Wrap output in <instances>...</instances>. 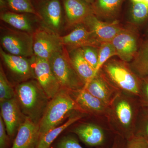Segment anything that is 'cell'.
I'll return each instance as SVG.
<instances>
[{
  "label": "cell",
  "mask_w": 148,
  "mask_h": 148,
  "mask_svg": "<svg viewBox=\"0 0 148 148\" xmlns=\"http://www.w3.org/2000/svg\"><path fill=\"white\" fill-rule=\"evenodd\" d=\"M139 98L120 91L109 106L106 118L116 134L127 140L134 136L139 116Z\"/></svg>",
  "instance_id": "obj_1"
},
{
  "label": "cell",
  "mask_w": 148,
  "mask_h": 148,
  "mask_svg": "<svg viewBox=\"0 0 148 148\" xmlns=\"http://www.w3.org/2000/svg\"><path fill=\"white\" fill-rule=\"evenodd\" d=\"M15 98L24 116L36 124L40 121L50 101L36 80L18 83L15 88Z\"/></svg>",
  "instance_id": "obj_2"
},
{
  "label": "cell",
  "mask_w": 148,
  "mask_h": 148,
  "mask_svg": "<svg viewBox=\"0 0 148 148\" xmlns=\"http://www.w3.org/2000/svg\"><path fill=\"white\" fill-rule=\"evenodd\" d=\"M76 112L84 113L72 97L71 92L61 89L51 99L40 121V138L51 130L58 126L68 115Z\"/></svg>",
  "instance_id": "obj_3"
},
{
  "label": "cell",
  "mask_w": 148,
  "mask_h": 148,
  "mask_svg": "<svg viewBox=\"0 0 148 148\" xmlns=\"http://www.w3.org/2000/svg\"><path fill=\"white\" fill-rule=\"evenodd\" d=\"M101 70L119 91L139 98L142 80L125 62L110 60L103 65Z\"/></svg>",
  "instance_id": "obj_4"
},
{
  "label": "cell",
  "mask_w": 148,
  "mask_h": 148,
  "mask_svg": "<svg viewBox=\"0 0 148 148\" xmlns=\"http://www.w3.org/2000/svg\"><path fill=\"white\" fill-rule=\"evenodd\" d=\"M49 61L62 89L73 92L84 88L85 85L75 71L64 48Z\"/></svg>",
  "instance_id": "obj_5"
},
{
  "label": "cell",
  "mask_w": 148,
  "mask_h": 148,
  "mask_svg": "<svg viewBox=\"0 0 148 148\" xmlns=\"http://www.w3.org/2000/svg\"><path fill=\"white\" fill-rule=\"evenodd\" d=\"M3 49L12 55L27 57L34 54L33 36L23 32L6 30L1 33Z\"/></svg>",
  "instance_id": "obj_6"
},
{
  "label": "cell",
  "mask_w": 148,
  "mask_h": 148,
  "mask_svg": "<svg viewBox=\"0 0 148 148\" xmlns=\"http://www.w3.org/2000/svg\"><path fill=\"white\" fill-rule=\"evenodd\" d=\"M33 50L35 56L47 60L64 49L61 37L52 31L39 29L33 36Z\"/></svg>",
  "instance_id": "obj_7"
},
{
  "label": "cell",
  "mask_w": 148,
  "mask_h": 148,
  "mask_svg": "<svg viewBox=\"0 0 148 148\" xmlns=\"http://www.w3.org/2000/svg\"><path fill=\"white\" fill-rule=\"evenodd\" d=\"M34 78L50 100L62 89L49 60L35 56L32 60Z\"/></svg>",
  "instance_id": "obj_8"
},
{
  "label": "cell",
  "mask_w": 148,
  "mask_h": 148,
  "mask_svg": "<svg viewBox=\"0 0 148 148\" xmlns=\"http://www.w3.org/2000/svg\"><path fill=\"white\" fill-rule=\"evenodd\" d=\"M36 10L51 31L60 30L64 13L62 0H32Z\"/></svg>",
  "instance_id": "obj_9"
},
{
  "label": "cell",
  "mask_w": 148,
  "mask_h": 148,
  "mask_svg": "<svg viewBox=\"0 0 148 148\" xmlns=\"http://www.w3.org/2000/svg\"><path fill=\"white\" fill-rule=\"evenodd\" d=\"M0 53L6 67L18 83L34 78L32 61H29L26 57L7 53L1 48Z\"/></svg>",
  "instance_id": "obj_10"
},
{
  "label": "cell",
  "mask_w": 148,
  "mask_h": 148,
  "mask_svg": "<svg viewBox=\"0 0 148 148\" xmlns=\"http://www.w3.org/2000/svg\"><path fill=\"white\" fill-rule=\"evenodd\" d=\"M82 23L101 43L111 42L123 30L117 21L110 23L104 22L99 20L94 13L88 16Z\"/></svg>",
  "instance_id": "obj_11"
},
{
  "label": "cell",
  "mask_w": 148,
  "mask_h": 148,
  "mask_svg": "<svg viewBox=\"0 0 148 148\" xmlns=\"http://www.w3.org/2000/svg\"><path fill=\"white\" fill-rule=\"evenodd\" d=\"M84 88L108 106L120 92L110 82L101 69L86 85Z\"/></svg>",
  "instance_id": "obj_12"
},
{
  "label": "cell",
  "mask_w": 148,
  "mask_h": 148,
  "mask_svg": "<svg viewBox=\"0 0 148 148\" xmlns=\"http://www.w3.org/2000/svg\"><path fill=\"white\" fill-rule=\"evenodd\" d=\"M0 107L1 116L5 124L8 135L12 138L26 117L21 112L15 97L0 102Z\"/></svg>",
  "instance_id": "obj_13"
},
{
  "label": "cell",
  "mask_w": 148,
  "mask_h": 148,
  "mask_svg": "<svg viewBox=\"0 0 148 148\" xmlns=\"http://www.w3.org/2000/svg\"><path fill=\"white\" fill-rule=\"evenodd\" d=\"M71 93L84 113L96 116L106 117L109 106L90 94L84 88Z\"/></svg>",
  "instance_id": "obj_14"
},
{
  "label": "cell",
  "mask_w": 148,
  "mask_h": 148,
  "mask_svg": "<svg viewBox=\"0 0 148 148\" xmlns=\"http://www.w3.org/2000/svg\"><path fill=\"white\" fill-rule=\"evenodd\" d=\"M72 132L76 135L86 145L102 148L107 140L105 130L92 123H82L73 128Z\"/></svg>",
  "instance_id": "obj_15"
},
{
  "label": "cell",
  "mask_w": 148,
  "mask_h": 148,
  "mask_svg": "<svg viewBox=\"0 0 148 148\" xmlns=\"http://www.w3.org/2000/svg\"><path fill=\"white\" fill-rule=\"evenodd\" d=\"M111 43L122 61L130 62L137 54V39L134 34L128 30L123 29Z\"/></svg>",
  "instance_id": "obj_16"
},
{
  "label": "cell",
  "mask_w": 148,
  "mask_h": 148,
  "mask_svg": "<svg viewBox=\"0 0 148 148\" xmlns=\"http://www.w3.org/2000/svg\"><path fill=\"white\" fill-rule=\"evenodd\" d=\"M39 138V125L26 118L18 128L11 148H36Z\"/></svg>",
  "instance_id": "obj_17"
},
{
  "label": "cell",
  "mask_w": 148,
  "mask_h": 148,
  "mask_svg": "<svg viewBox=\"0 0 148 148\" xmlns=\"http://www.w3.org/2000/svg\"><path fill=\"white\" fill-rule=\"evenodd\" d=\"M63 45L72 49L90 46L99 48L101 43L94 35L85 26H78L71 32L64 36L61 37Z\"/></svg>",
  "instance_id": "obj_18"
},
{
  "label": "cell",
  "mask_w": 148,
  "mask_h": 148,
  "mask_svg": "<svg viewBox=\"0 0 148 148\" xmlns=\"http://www.w3.org/2000/svg\"><path fill=\"white\" fill-rule=\"evenodd\" d=\"M65 16L71 24L83 22L93 13L92 5L84 0H62Z\"/></svg>",
  "instance_id": "obj_19"
},
{
  "label": "cell",
  "mask_w": 148,
  "mask_h": 148,
  "mask_svg": "<svg viewBox=\"0 0 148 148\" xmlns=\"http://www.w3.org/2000/svg\"><path fill=\"white\" fill-rule=\"evenodd\" d=\"M68 53L75 71L86 85L95 75V70L85 59L81 48L72 49Z\"/></svg>",
  "instance_id": "obj_20"
},
{
  "label": "cell",
  "mask_w": 148,
  "mask_h": 148,
  "mask_svg": "<svg viewBox=\"0 0 148 148\" xmlns=\"http://www.w3.org/2000/svg\"><path fill=\"white\" fill-rule=\"evenodd\" d=\"M87 114L80 112H76L70 115L64 124L51 130L39 138L36 148H49L53 141L64 130L72 124L83 118Z\"/></svg>",
  "instance_id": "obj_21"
},
{
  "label": "cell",
  "mask_w": 148,
  "mask_h": 148,
  "mask_svg": "<svg viewBox=\"0 0 148 148\" xmlns=\"http://www.w3.org/2000/svg\"><path fill=\"white\" fill-rule=\"evenodd\" d=\"M30 14L19 13L8 10L1 11V19L21 32L29 33L32 31V21Z\"/></svg>",
  "instance_id": "obj_22"
},
{
  "label": "cell",
  "mask_w": 148,
  "mask_h": 148,
  "mask_svg": "<svg viewBox=\"0 0 148 148\" xmlns=\"http://www.w3.org/2000/svg\"><path fill=\"white\" fill-rule=\"evenodd\" d=\"M123 0H95L92 5L96 16L105 17L114 16L118 13Z\"/></svg>",
  "instance_id": "obj_23"
},
{
  "label": "cell",
  "mask_w": 148,
  "mask_h": 148,
  "mask_svg": "<svg viewBox=\"0 0 148 148\" xmlns=\"http://www.w3.org/2000/svg\"><path fill=\"white\" fill-rule=\"evenodd\" d=\"M130 67L140 78L148 77V41L135 56Z\"/></svg>",
  "instance_id": "obj_24"
},
{
  "label": "cell",
  "mask_w": 148,
  "mask_h": 148,
  "mask_svg": "<svg viewBox=\"0 0 148 148\" xmlns=\"http://www.w3.org/2000/svg\"><path fill=\"white\" fill-rule=\"evenodd\" d=\"M5 1L8 10L17 13L34 14L40 18L32 0H5Z\"/></svg>",
  "instance_id": "obj_25"
},
{
  "label": "cell",
  "mask_w": 148,
  "mask_h": 148,
  "mask_svg": "<svg viewBox=\"0 0 148 148\" xmlns=\"http://www.w3.org/2000/svg\"><path fill=\"white\" fill-rule=\"evenodd\" d=\"M117 55L116 51L111 42H103L99 47L98 65L95 70V75L109 59Z\"/></svg>",
  "instance_id": "obj_26"
},
{
  "label": "cell",
  "mask_w": 148,
  "mask_h": 148,
  "mask_svg": "<svg viewBox=\"0 0 148 148\" xmlns=\"http://www.w3.org/2000/svg\"><path fill=\"white\" fill-rule=\"evenodd\" d=\"M15 97V89L9 82L2 67L0 69V102Z\"/></svg>",
  "instance_id": "obj_27"
},
{
  "label": "cell",
  "mask_w": 148,
  "mask_h": 148,
  "mask_svg": "<svg viewBox=\"0 0 148 148\" xmlns=\"http://www.w3.org/2000/svg\"><path fill=\"white\" fill-rule=\"evenodd\" d=\"M131 16L136 23L145 20L148 17V4L143 2L132 3Z\"/></svg>",
  "instance_id": "obj_28"
},
{
  "label": "cell",
  "mask_w": 148,
  "mask_h": 148,
  "mask_svg": "<svg viewBox=\"0 0 148 148\" xmlns=\"http://www.w3.org/2000/svg\"><path fill=\"white\" fill-rule=\"evenodd\" d=\"M81 48L85 60L95 70L98 65V60L99 50H98V48L86 46L81 47Z\"/></svg>",
  "instance_id": "obj_29"
},
{
  "label": "cell",
  "mask_w": 148,
  "mask_h": 148,
  "mask_svg": "<svg viewBox=\"0 0 148 148\" xmlns=\"http://www.w3.org/2000/svg\"><path fill=\"white\" fill-rule=\"evenodd\" d=\"M125 148H148V140L142 135L135 134L126 140Z\"/></svg>",
  "instance_id": "obj_30"
},
{
  "label": "cell",
  "mask_w": 148,
  "mask_h": 148,
  "mask_svg": "<svg viewBox=\"0 0 148 148\" xmlns=\"http://www.w3.org/2000/svg\"><path fill=\"white\" fill-rule=\"evenodd\" d=\"M57 148H84L80 145L75 136L68 135L64 136L57 145Z\"/></svg>",
  "instance_id": "obj_31"
},
{
  "label": "cell",
  "mask_w": 148,
  "mask_h": 148,
  "mask_svg": "<svg viewBox=\"0 0 148 148\" xmlns=\"http://www.w3.org/2000/svg\"><path fill=\"white\" fill-rule=\"evenodd\" d=\"M139 99L141 106L148 110V77L142 79Z\"/></svg>",
  "instance_id": "obj_32"
},
{
  "label": "cell",
  "mask_w": 148,
  "mask_h": 148,
  "mask_svg": "<svg viewBox=\"0 0 148 148\" xmlns=\"http://www.w3.org/2000/svg\"><path fill=\"white\" fill-rule=\"evenodd\" d=\"M135 134L142 135L148 140V114L143 116L142 119L138 118Z\"/></svg>",
  "instance_id": "obj_33"
},
{
  "label": "cell",
  "mask_w": 148,
  "mask_h": 148,
  "mask_svg": "<svg viewBox=\"0 0 148 148\" xmlns=\"http://www.w3.org/2000/svg\"><path fill=\"white\" fill-rule=\"evenodd\" d=\"M8 133L5 124L0 116V148H5L8 143Z\"/></svg>",
  "instance_id": "obj_34"
},
{
  "label": "cell",
  "mask_w": 148,
  "mask_h": 148,
  "mask_svg": "<svg viewBox=\"0 0 148 148\" xmlns=\"http://www.w3.org/2000/svg\"><path fill=\"white\" fill-rule=\"evenodd\" d=\"M126 143V140L120 135L116 134L110 148H125Z\"/></svg>",
  "instance_id": "obj_35"
},
{
  "label": "cell",
  "mask_w": 148,
  "mask_h": 148,
  "mask_svg": "<svg viewBox=\"0 0 148 148\" xmlns=\"http://www.w3.org/2000/svg\"><path fill=\"white\" fill-rule=\"evenodd\" d=\"M132 3L144 2V0H131Z\"/></svg>",
  "instance_id": "obj_36"
},
{
  "label": "cell",
  "mask_w": 148,
  "mask_h": 148,
  "mask_svg": "<svg viewBox=\"0 0 148 148\" xmlns=\"http://www.w3.org/2000/svg\"><path fill=\"white\" fill-rule=\"evenodd\" d=\"M86 1L87 2V3H89L90 4L92 5L93 3H94L95 0H84Z\"/></svg>",
  "instance_id": "obj_37"
},
{
  "label": "cell",
  "mask_w": 148,
  "mask_h": 148,
  "mask_svg": "<svg viewBox=\"0 0 148 148\" xmlns=\"http://www.w3.org/2000/svg\"><path fill=\"white\" fill-rule=\"evenodd\" d=\"M148 4V0H144V2Z\"/></svg>",
  "instance_id": "obj_38"
},
{
  "label": "cell",
  "mask_w": 148,
  "mask_h": 148,
  "mask_svg": "<svg viewBox=\"0 0 148 148\" xmlns=\"http://www.w3.org/2000/svg\"></svg>",
  "instance_id": "obj_39"
}]
</instances>
